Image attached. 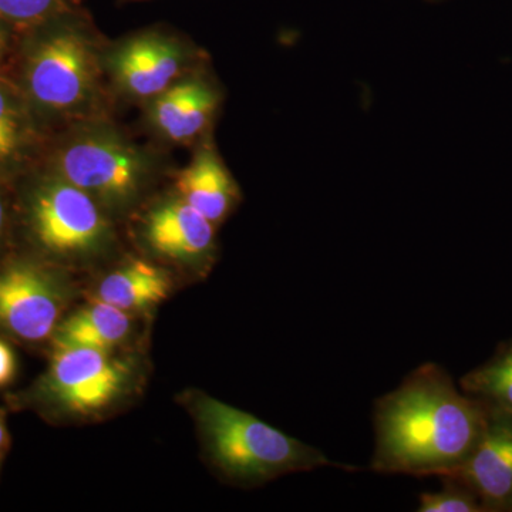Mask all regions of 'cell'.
Instances as JSON below:
<instances>
[{
    "instance_id": "cell-1",
    "label": "cell",
    "mask_w": 512,
    "mask_h": 512,
    "mask_svg": "<svg viewBox=\"0 0 512 512\" xmlns=\"http://www.w3.org/2000/svg\"><path fill=\"white\" fill-rule=\"evenodd\" d=\"M485 423V404L458 389L444 367L424 363L376 400L370 470L448 476L476 450Z\"/></svg>"
},
{
    "instance_id": "cell-2",
    "label": "cell",
    "mask_w": 512,
    "mask_h": 512,
    "mask_svg": "<svg viewBox=\"0 0 512 512\" xmlns=\"http://www.w3.org/2000/svg\"><path fill=\"white\" fill-rule=\"evenodd\" d=\"M16 43L20 50L12 76L39 123L76 113L93 99L96 43L79 8L19 33Z\"/></svg>"
},
{
    "instance_id": "cell-3",
    "label": "cell",
    "mask_w": 512,
    "mask_h": 512,
    "mask_svg": "<svg viewBox=\"0 0 512 512\" xmlns=\"http://www.w3.org/2000/svg\"><path fill=\"white\" fill-rule=\"evenodd\" d=\"M194 416L205 453L222 476L234 483L264 484L286 474L328 467L356 470L333 463L319 448L207 394H198L194 400Z\"/></svg>"
},
{
    "instance_id": "cell-4",
    "label": "cell",
    "mask_w": 512,
    "mask_h": 512,
    "mask_svg": "<svg viewBox=\"0 0 512 512\" xmlns=\"http://www.w3.org/2000/svg\"><path fill=\"white\" fill-rule=\"evenodd\" d=\"M16 227L32 248L29 254L52 264L99 254L111 237L99 202L47 170L16 195Z\"/></svg>"
},
{
    "instance_id": "cell-5",
    "label": "cell",
    "mask_w": 512,
    "mask_h": 512,
    "mask_svg": "<svg viewBox=\"0 0 512 512\" xmlns=\"http://www.w3.org/2000/svg\"><path fill=\"white\" fill-rule=\"evenodd\" d=\"M133 382L130 360L107 350L52 346L45 375L26 392L13 396L9 404L42 413L93 416L123 399Z\"/></svg>"
},
{
    "instance_id": "cell-6",
    "label": "cell",
    "mask_w": 512,
    "mask_h": 512,
    "mask_svg": "<svg viewBox=\"0 0 512 512\" xmlns=\"http://www.w3.org/2000/svg\"><path fill=\"white\" fill-rule=\"evenodd\" d=\"M47 171L59 175L99 204L124 208L146 190L151 163L146 154L110 128H90L55 147Z\"/></svg>"
},
{
    "instance_id": "cell-7",
    "label": "cell",
    "mask_w": 512,
    "mask_h": 512,
    "mask_svg": "<svg viewBox=\"0 0 512 512\" xmlns=\"http://www.w3.org/2000/svg\"><path fill=\"white\" fill-rule=\"evenodd\" d=\"M70 299L56 264L10 252L0 259V333L25 345L52 340Z\"/></svg>"
},
{
    "instance_id": "cell-8",
    "label": "cell",
    "mask_w": 512,
    "mask_h": 512,
    "mask_svg": "<svg viewBox=\"0 0 512 512\" xmlns=\"http://www.w3.org/2000/svg\"><path fill=\"white\" fill-rule=\"evenodd\" d=\"M187 64L181 43L158 30L128 37L109 57L110 72L136 99H154L178 82Z\"/></svg>"
},
{
    "instance_id": "cell-9",
    "label": "cell",
    "mask_w": 512,
    "mask_h": 512,
    "mask_svg": "<svg viewBox=\"0 0 512 512\" xmlns=\"http://www.w3.org/2000/svg\"><path fill=\"white\" fill-rule=\"evenodd\" d=\"M444 477L467 487L485 511L512 512V416L487 407V423L476 450Z\"/></svg>"
},
{
    "instance_id": "cell-10",
    "label": "cell",
    "mask_w": 512,
    "mask_h": 512,
    "mask_svg": "<svg viewBox=\"0 0 512 512\" xmlns=\"http://www.w3.org/2000/svg\"><path fill=\"white\" fill-rule=\"evenodd\" d=\"M215 225L183 198L156 205L144 218V237L157 254L178 262H202L215 249Z\"/></svg>"
},
{
    "instance_id": "cell-11",
    "label": "cell",
    "mask_w": 512,
    "mask_h": 512,
    "mask_svg": "<svg viewBox=\"0 0 512 512\" xmlns=\"http://www.w3.org/2000/svg\"><path fill=\"white\" fill-rule=\"evenodd\" d=\"M220 94L207 80L190 77L175 82L154 97L150 107L153 126L175 143H190L214 119Z\"/></svg>"
},
{
    "instance_id": "cell-12",
    "label": "cell",
    "mask_w": 512,
    "mask_h": 512,
    "mask_svg": "<svg viewBox=\"0 0 512 512\" xmlns=\"http://www.w3.org/2000/svg\"><path fill=\"white\" fill-rule=\"evenodd\" d=\"M39 141V120L8 66L0 72V178L13 181L25 173Z\"/></svg>"
},
{
    "instance_id": "cell-13",
    "label": "cell",
    "mask_w": 512,
    "mask_h": 512,
    "mask_svg": "<svg viewBox=\"0 0 512 512\" xmlns=\"http://www.w3.org/2000/svg\"><path fill=\"white\" fill-rule=\"evenodd\" d=\"M178 197L217 225L239 201L238 185L211 146H202L177 178Z\"/></svg>"
},
{
    "instance_id": "cell-14",
    "label": "cell",
    "mask_w": 512,
    "mask_h": 512,
    "mask_svg": "<svg viewBox=\"0 0 512 512\" xmlns=\"http://www.w3.org/2000/svg\"><path fill=\"white\" fill-rule=\"evenodd\" d=\"M171 281L163 269L143 261L128 262L101 281L96 301L109 303L121 311H143L168 298Z\"/></svg>"
},
{
    "instance_id": "cell-15",
    "label": "cell",
    "mask_w": 512,
    "mask_h": 512,
    "mask_svg": "<svg viewBox=\"0 0 512 512\" xmlns=\"http://www.w3.org/2000/svg\"><path fill=\"white\" fill-rule=\"evenodd\" d=\"M131 318L128 312L96 301L63 319L53 335L52 346H84L111 352L128 338Z\"/></svg>"
},
{
    "instance_id": "cell-16",
    "label": "cell",
    "mask_w": 512,
    "mask_h": 512,
    "mask_svg": "<svg viewBox=\"0 0 512 512\" xmlns=\"http://www.w3.org/2000/svg\"><path fill=\"white\" fill-rule=\"evenodd\" d=\"M460 389L490 409L512 416V339L501 343L483 365L461 377Z\"/></svg>"
},
{
    "instance_id": "cell-17",
    "label": "cell",
    "mask_w": 512,
    "mask_h": 512,
    "mask_svg": "<svg viewBox=\"0 0 512 512\" xmlns=\"http://www.w3.org/2000/svg\"><path fill=\"white\" fill-rule=\"evenodd\" d=\"M82 0H0V19L16 35L79 8Z\"/></svg>"
},
{
    "instance_id": "cell-18",
    "label": "cell",
    "mask_w": 512,
    "mask_h": 512,
    "mask_svg": "<svg viewBox=\"0 0 512 512\" xmlns=\"http://www.w3.org/2000/svg\"><path fill=\"white\" fill-rule=\"evenodd\" d=\"M443 487L439 491L420 494L419 512H487L480 500L451 477H440Z\"/></svg>"
},
{
    "instance_id": "cell-19",
    "label": "cell",
    "mask_w": 512,
    "mask_h": 512,
    "mask_svg": "<svg viewBox=\"0 0 512 512\" xmlns=\"http://www.w3.org/2000/svg\"><path fill=\"white\" fill-rule=\"evenodd\" d=\"M12 183L0 178V259L12 252L10 244L16 228V195L10 188Z\"/></svg>"
},
{
    "instance_id": "cell-20",
    "label": "cell",
    "mask_w": 512,
    "mask_h": 512,
    "mask_svg": "<svg viewBox=\"0 0 512 512\" xmlns=\"http://www.w3.org/2000/svg\"><path fill=\"white\" fill-rule=\"evenodd\" d=\"M18 373V362L8 342L0 338V389L13 382Z\"/></svg>"
},
{
    "instance_id": "cell-21",
    "label": "cell",
    "mask_w": 512,
    "mask_h": 512,
    "mask_svg": "<svg viewBox=\"0 0 512 512\" xmlns=\"http://www.w3.org/2000/svg\"><path fill=\"white\" fill-rule=\"evenodd\" d=\"M15 30L0 19V72L9 66L10 55L16 46Z\"/></svg>"
},
{
    "instance_id": "cell-22",
    "label": "cell",
    "mask_w": 512,
    "mask_h": 512,
    "mask_svg": "<svg viewBox=\"0 0 512 512\" xmlns=\"http://www.w3.org/2000/svg\"><path fill=\"white\" fill-rule=\"evenodd\" d=\"M5 410L0 409V458L8 453L10 447V434L8 429V423H6Z\"/></svg>"
},
{
    "instance_id": "cell-23",
    "label": "cell",
    "mask_w": 512,
    "mask_h": 512,
    "mask_svg": "<svg viewBox=\"0 0 512 512\" xmlns=\"http://www.w3.org/2000/svg\"><path fill=\"white\" fill-rule=\"evenodd\" d=\"M128 2H138V0H128Z\"/></svg>"
},
{
    "instance_id": "cell-24",
    "label": "cell",
    "mask_w": 512,
    "mask_h": 512,
    "mask_svg": "<svg viewBox=\"0 0 512 512\" xmlns=\"http://www.w3.org/2000/svg\"><path fill=\"white\" fill-rule=\"evenodd\" d=\"M0 460H2V458H0Z\"/></svg>"
}]
</instances>
